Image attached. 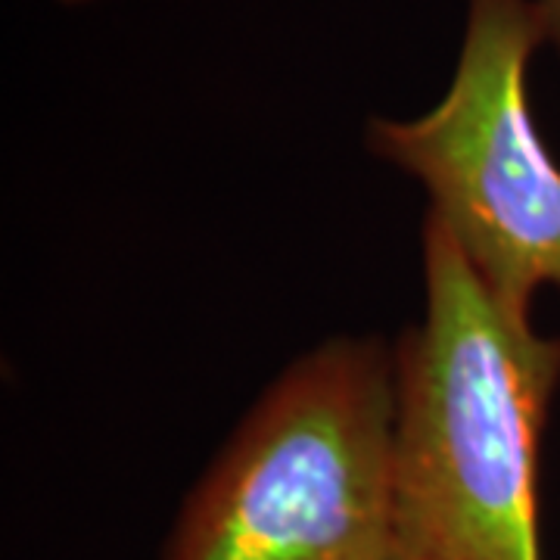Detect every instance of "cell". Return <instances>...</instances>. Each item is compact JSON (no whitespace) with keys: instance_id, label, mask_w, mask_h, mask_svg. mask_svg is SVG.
<instances>
[{"instance_id":"obj_3","label":"cell","mask_w":560,"mask_h":560,"mask_svg":"<svg viewBox=\"0 0 560 560\" xmlns=\"http://www.w3.org/2000/svg\"><path fill=\"white\" fill-rule=\"evenodd\" d=\"M541 44L539 0H467L442 101L364 128L368 150L420 180L427 215L521 324H533L541 290L560 293V165L529 109V62Z\"/></svg>"},{"instance_id":"obj_4","label":"cell","mask_w":560,"mask_h":560,"mask_svg":"<svg viewBox=\"0 0 560 560\" xmlns=\"http://www.w3.org/2000/svg\"><path fill=\"white\" fill-rule=\"evenodd\" d=\"M541 20H545V40L558 50L560 57V0H539Z\"/></svg>"},{"instance_id":"obj_2","label":"cell","mask_w":560,"mask_h":560,"mask_svg":"<svg viewBox=\"0 0 560 560\" xmlns=\"http://www.w3.org/2000/svg\"><path fill=\"white\" fill-rule=\"evenodd\" d=\"M396 346L302 352L184 499L162 560H393Z\"/></svg>"},{"instance_id":"obj_5","label":"cell","mask_w":560,"mask_h":560,"mask_svg":"<svg viewBox=\"0 0 560 560\" xmlns=\"http://www.w3.org/2000/svg\"><path fill=\"white\" fill-rule=\"evenodd\" d=\"M69 3H75V0H69Z\"/></svg>"},{"instance_id":"obj_1","label":"cell","mask_w":560,"mask_h":560,"mask_svg":"<svg viewBox=\"0 0 560 560\" xmlns=\"http://www.w3.org/2000/svg\"><path fill=\"white\" fill-rule=\"evenodd\" d=\"M420 256L423 318L393 342V560H541V436L560 337L508 318L430 215Z\"/></svg>"}]
</instances>
